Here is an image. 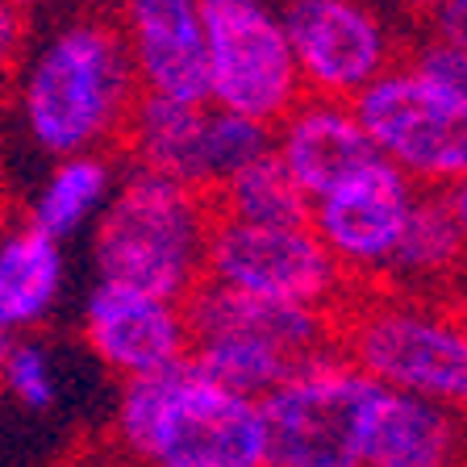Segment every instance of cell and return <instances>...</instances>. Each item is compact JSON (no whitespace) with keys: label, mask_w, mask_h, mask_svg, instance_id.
<instances>
[{"label":"cell","mask_w":467,"mask_h":467,"mask_svg":"<svg viewBox=\"0 0 467 467\" xmlns=\"http://www.w3.org/2000/svg\"><path fill=\"white\" fill-rule=\"evenodd\" d=\"M213 222V196L130 167L92 222L97 280L188 301V292L204 280Z\"/></svg>","instance_id":"277c9868"},{"label":"cell","mask_w":467,"mask_h":467,"mask_svg":"<svg viewBox=\"0 0 467 467\" xmlns=\"http://www.w3.org/2000/svg\"><path fill=\"white\" fill-rule=\"evenodd\" d=\"M459 280H467V238L451 213L447 196L421 192L405 225V238L384 272V284L392 292L442 301V288Z\"/></svg>","instance_id":"e0dca14e"},{"label":"cell","mask_w":467,"mask_h":467,"mask_svg":"<svg viewBox=\"0 0 467 467\" xmlns=\"http://www.w3.org/2000/svg\"><path fill=\"white\" fill-rule=\"evenodd\" d=\"M117 180H121V171H117V163L105 150L100 155L55 159L42 188L34 192L26 222L34 230H42L47 238H55V243H67V238H76L79 230H88L100 217Z\"/></svg>","instance_id":"d6986e66"},{"label":"cell","mask_w":467,"mask_h":467,"mask_svg":"<svg viewBox=\"0 0 467 467\" xmlns=\"http://www.w3.org/2000/svg\"><path fill=\"white\" fill-rule=\"evenodd\" d=\"M209 105L275 130L305 100V84L267 0H204Z\"/></svg>","instance_id":"52a82bcc"},{"label":"cell","mask_w":467,"mask_h":467,"mask_svg":"<svg viewBox=\"0 0 467 467\" xmlns=\"http://www.w3.org/2000/svg\"><path fill=\"white\" fill-rule=\"evenodd\" d=\"M272 150L309 201L326 196L330 188H338L342 180H350L355 171L379 159L376 146L363 134L355 109L342 100L313 97H305L272 130Z\"/></svg>","instance_id":"5bb4252c"},{"label":"cell","mask_w":467,"mask_h":467,"mask_svg":"<svg viewBox=\"0 0 467 467\" xmlns=\"http://www.w3.org/2000/svg\"><path fill=\"white\" fill-rule=\"evenodd\" d=\"M418 196V184L376 159L326 196L309 201V230L355 288H376L405 238Z\"/></svg>","instance_id":"8fae6325"},{"label":"cell","mask_w":467,"mask_h":467,"mask_svg":"<svg viewBox=\"0 0 467 467\" xmlns=\"http://www.w3.org/2000/svg\"><path fill=\"white\" fill-rule=\"evenodd\" d=\"M0 389L29 413H50L58 405V392H63L55 350L42 338H13L5 371H0Z\"/></svg>","instance_id":"44dd1931"},{"label":"cell","mask_w":467,"mask_h":467,"mask_svg":"<svg viewBox=\"0 0 467 467\" xmlns=\"http://www.w3.org/2000/svg\"><path fill=\"white\" fill-rule=\"evenodd\" d=\"M363 467H467V421L405 392H384Z\"/></svg>","instance_id":"2e32d148"},{"label":"cell","mask_w":467,"mask_h":467,"mask_svg":"<svg viewBox=\"0 0 467 467\" xmlns=\"http://www.w3.org/2000/svg\"><path fill=\"white\" fill-rule=\"evenodd\" d=\"M430 29L451 42H459V47H467V0H447V5L438 9V17L430 21Z\"/></svg>","instance_id":"cb8c5ba5"},{"label":"cell","mask_w":467,"mask_h":467,"mask_svg":"<svg viewBox=\"0 0 467 467\" xmlns=\"http://www.w3.org/2000/svg\"><path fill=\"white\" fill-rule=\"evenodd\" d=\"M447 204H451V213H455V222H459V230H463V238H467V180H459L455 188H447Z\"/></svg>","instance_id":"484cf974"},{"label":"cell","mask_w":467,"mask_h":467,"mask_svg":"<svg viewBox=\"0 0 467 467\" xmlns=\"http://www.w3.org/2000/svg\"><path fill=\"white\" fill-rule=\"evenodd\" d=\"M13 5H17V9H26V5H29V0H13Z\"/></svg>","instance_id":"f1b7e54d"},{"label":"cell","mask_w":467,"mask_h":467,"mask_svg":"<svg viewBox=\"0 0 467 467\" xmlns=\"http://www.w3.org/2000/svg\"><path fill=\"white\" fill-rule=\"evenodd\" d=\"M405 67L418 71L430 84H438L442 92H451V97L467 100V47H459V42H451L430 29L426 38H418L409 47Z\"/></svg>","instance_id":"7402d4cb"},{"label":"cell","mask_w":467,"mask_h":467,"mask_svg":"<svg viewBox=\"0 0 467 467\" xmlns=\"http://www.w3.org/2000/svg\"><path fill=\"white\" fill-rule=\"evenodd\" d=\"M371 5H376V0H371Z\"/></svg>","instance_id":"f546056e"},{"label":"cell","mask_w":467,"mask_h":467,"mask_svg":"<svg viewBox=\"0 0 467 467\" xmlns=\"http://www.w3.org/2000/svg\"><path fill=\"white\" fill-rule=\"evenodd\" d=\"M204 280L225 284L254 301L296 305L334 317L355 292L309 225H246L230 217L213 222Z\"/></svg>","instance_id":"9c48e42d"},{"label":"cell","mask_w":467,"mask_h":467,"mask_svg":"<svg viewBox=\"0 0 467 467\" xmlns=\"http://www.w3.org/2000/svg\"><path fill=\"white\" fill-rule=\"evenodd\" d=\"M13 338H17V334H9V330H5V326H0V371H5V359H9V347H13Z\"/></svg>","instance_id":"4316f807"},{"label":"cell","mask_w":467,"mask_h":467,"mask_svg":"<svg viewBox=\"0 0 467 467\" xmlns=\"http://www.w3.org/2000/svg\"><path fill=\"white\" fill-rule=\"evenodd\" d=\"M280 21L305 97L350 100L400 63V38L371 0H284Z\"/></svg>","instance_id":"30bf717a"},{"label":"cell","mask_w":467,"mask_h":467,"mask_svg":"<svg viewBox=\"0 0 467 467\" xmlns=\"http://www.w3.org/2000/svg\"><path fill=\"white\" fill-rule=\"evenodd\" d=\"M121 142L134 167L213 196L238 167L272 150V130L213 109L209 100L192 105V100H167L142 92L134 100Z\"/></svg>","instance_id":"ba28073f"},{"label":"cell","mask_w":467,"mask_h":467,"mask_svg":"<svg viewBox=\"0 0 467 467\" xmlns=\"http://www.w3.org/2000/svg\"><path fill=\"white\" fill-rule=\"evenodd\" d=\"M100 467H130V463H121V459H113V463H100Z\"/></svg>","instance_id":"83f0119b"},{"label":"cell","mask_w":467,"mask_h":467,"mask_svg":"<svg viewBox=\"0 0 467 467\" xmlns=\"http://www.w3.org/2000/svg\"><path fill=\"white\" fill-rule=\"evenodd\" d=\"M21 34H26L21 9L13 0H0V76L13 67V58H17V50H21Z\"/></svg>","instance_id":"603a6c76"},{"label":"cell","mask_w":467,"mask_h":467,"mask_svg":"<svg viewBox=\"0 0 467 467\" xmlns=\"http://www.w3.org/2000/svg\"><path fill=\"white\" fill-rule=\"evenodd\" d=\"M384 392L338 347L309 355L259 400L267 467H363Z\"/></svg>","instance_id":"5b68a950"},{"label":"cell","mask_w":467,"mask_h":467,"mask_svg":"<svg viewBox=\"0 0 467 467\" xmlns=\"http://www.w3.org/2000/svg\"><path fill=\"white\" fill-rule=\"evenodd\" d=\"M138 97L142 92L117 26L105 17H76L29 55L17 109L29 142L50 159H67L100 155L121 142Z\"/></svg>","instance_id":"6da1fadb"},{"label":"cell","mask_w":467,"mask_h":467,"mask_svg":"<svg viewBox=\"0 0 467 467\" xmlns=\"http://www.w3.org/2000/svg\"><path fill=\"white\" fill-rule=\"evenodd\" d=\"M392 5H397L400 13H409V17H418V21H426V26H430L447 0H392Z\"/></svg>","instance_id":"d4e9b609"},{"label":"cell","mask_w":467,"mask_h":467,"mask_svg":"<svg viewBox=\"0 0 467 467\" xmlns=\"http://www.w3.org/2000/svg\"><path fill=\"white\" fill-rule=\"evenodd\" d=\"M184 317L192 338H204V334H251V338L284 347L296 359H309V355H321V350L334 347V313L254 301V296H243V292L213 280H201L188 292Z\"/></svg>","instance_id":"9a60e30c"},{"label":"cell","mask_w":467,"mask_h":467,"mask_svg":"<svg viewBox=\"0 0 467 467\" xmlns=\"http://www.w3.org/2000/svg\"><path fill=\"white\" fill-rule=\"evenodd\" d=\"M368 142L421 192L467 180V100L397 63L350 100Z\"/></svg>","instance_id":"8992f818"},{"label":"cell","mask_w":467,"mask_h":467,"mask_svg":"<svg viewBox=\"0 0 467 467\" xmlns=\"http://www.w3.org/2000/svg\"><path fill=\"white\" fill-rule=\"evenodd\" d=\"M334 347L389 392L467 421V317L447 301L355 288L334 317Z\"/></svg>","instance_id":"3957f363"},{"label":"cell","mask_w":467,"mask_h":467,"mask_svg":"<svg viewBox=\"0 0 467 467\" xmlns=\"http://www.w3.org/2000/svg\"><path fill=\"white\" fill-rule=\"evenodd\" d=\"M217 217L246 225H309V196L296 188L275 150L238 167L213 192Z\"/></svg>","instance_id":"ffe728a7"},{"label":"cell","mask_w":467,"mask_h":467,"mask_svg":"<svg viewBox=\"0 0 467 467\" xmlns=\"http://www.w3.org/2000/svg\"><path fill=\"white\" fill-rule=\"evenodd\" d=\"M109 442L130 467H267L259 400L204 379L192 363L121 384Z\"/></svg>","instance_id":"7a4b0ae2"},{"label":"cell","mask_w":467,"mask_h":467,"mask_svg":"<svg viewBox=\"0 0 467 467\" xmlns=\"http://www.w3.org/2000/svg\"><path fill=\"white\" fill-rule=\"evenodd\" d=\"M67 284L63 243L47 238L34 225H13L0 234V326L9 334L38 330L58 309Z\"/></svg>","instance_id":"ac0fdd59"},{"label":"cell","mask_w":467,"mask_h":467,"mask_svg":"<svg viewBox=\"0 0 467 467\" xmlns=\"http://www.w3.org/2000/svg\"><path fill=\"white\" fill-rule=\"evenodd\" d=\"M79 338L92 350V359L121 384L180 368L192 350L184 301H167L155 292L109 280H97L84 296Z\"/></svg>","instance_id":"7c38bea8"},{"label":"cell","mask_w":467,"mask_h":467,"mask_svg":"<svg viewBox=\"0 0 467 467\" xmlns=\"http://www.w3.org/2000/svg\"><path fill=\"white\" fill-rule=\"evenodd\" d=\"M117 34L126 42L138 92L192 105L209 97L204 0H121Z\"/></svg>","instance_id":"4fadbf2b"}]
</instances>
